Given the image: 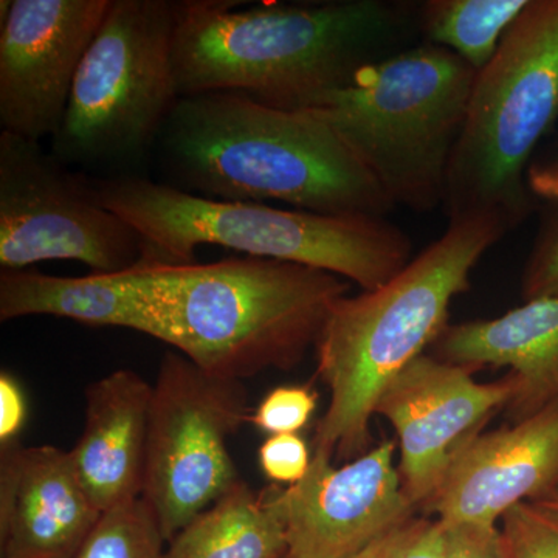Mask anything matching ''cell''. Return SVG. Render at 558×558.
<instances>
[{"label":"cell","instance_id":"1","mask_svg":"<svg viewBox=\"0 0 558 558\" xmlns=\"http://www.w3.org/2000/svg\"><path fill=\"white\" fill-rule=\"evenodd\" d=\"M182 0L174 38L179 98L238 92L306 110L376 62L409 49L418 3L330 0L260 3Z\"/></svg>","mask_w":558,"mask_h":558},{"label":"cell","instance_id":"2","mask_svg":"<svg viewBox=\"0 0 558 558\" xmlns=\"http://www.w3.org/2000/svg\"><path fill=\"white\" fill-rule=\"evenodd\" d=\"M156 146L165 183L207 199L330 216L387 218L396 208L328 124L238 92L179 98Z\"/></svg>","mask_w":558,"mask_h":558},{"label":"cell","instance_id":"3","mask_svg":"<svg viewBox=\"0 0 558 558\" xmlns=\"http://www.w3.org/2000/svg\"><path fill=\"white\" fill-rule=\"evenodd\" d=\"M508 233L492 216L453 220L384 286L337 301L315 347L330 399L315 429L314 453L348 461L371 449V418L381 392L449 328L451 303L468 292L476 264Z\"/></svg>","mask_w":558,"mask_h":558},{"label":"cell","instance_id":"4","mask_svg":"<svg viewBox=\"0 0 558 558\" xmlns=\"http://www.w3.org/2000/svg\"><path fill=\"white\" fill-rule=\"evenodd\" d=\"M349 290L351 282L329 271L253 256L143 264L154 339L231 380L295 368Z\"/></svg>","mask_w":558,"mask_h":558},{"label":"cell","instance_id":"5","mask_svg":"<svg viewBox=\"0 0 558 558\" xmlns=\"http://www.w3.org/2000/svg\"><path fill=\"white\" fill-rule=\"evenodd\" d=\"M94 183L102 204L145 241L146 264L186 266L196 263L201 245H220L253 258L329 271L369 292L405 269L413 252L407 231L379 216L207 199L132 174Z\"/></svg>","mask_w":558,"mask_h":558},{"label":"cell","instance_id":"6","mask_svg":"<svg viewBox=\"0 0 558 558\" xmlns=\"http://www.w3.org/2000/svg\"><path fill=\"white\" fill-rule=\"evenodd\" d=\"M476 72L422 43L363 69L306 109L336 132L395 207H442Z\"/></svg>","mask_w":558,"mask_h":558},{"label":"cell","instance_id":"7","mask_svg":"<svg viewBox=\"0 0 558 558\" xmlns=\"http://www.w3.org/2000/svg\"><path fill=\"white\" fill-rule=\"evenodd\" d=\"M558 121V0H531L476 72L451 156L450 222L492 216L509 231L534 209L527 171Z\"/></svg>","mask_w":558,"mask_h":558},{"label":"cell","instance_id":"8","mask_svg":"<svg viewBox=\"0 0 558 558\" xmlns=\"http://www.w3.org/2000/svg\"><path fill=\"white\" fill-rule=\"evenodd\" d=\"M182 0H112L73 83L51 154L124 167L156 148L179 100L174 38Z\"/></svg>","mask_w":558,"mask_h":558},{"label":"cell","instance_id":"9","mask_svg":"<svg viewBox=\"0 0 558 558\" xmlns=\"http://www.w3.org/2000/svg\"><path fill=\"white\" fill-rule=\"evenodd\" d=\"M240 380L205 373L167 352L150 400L142 499L170 542L240 483L229 439L248 421Z\"/></svg>","mask_w":558,"mask_h":558},{"label":"cell","instance_id":"10","mask_svg":"<svg viewBox=\"0 0 558 558\" xmlns=\"http://www.w3.org/2000/svg\"><path fill=\"white\" fill-rule=\"evenodd\" d=\"M78 260L92 274L146 264L137 230L102 204L94 179L72 171L38 142L0 132V267Z\"/></svg>","mask_w":558,"mask_h":558},{"label":"cell","instance_id":"11","mask_svg":"<svg viewBox=\"0 0 558 558\" xmlns=\"http://www.w3.org/2000/svg\"><path fill=\"white\" fill-rule=\"evenodd\" d=\"M112 0L0 2V126L32 142L61 130L76 73Z\"/></svg>","mask_w":558,"mask_h":558},{"label":"cell","instance_id":"12","mask_svg":"<svg viewBox=\"0 0 558 558\" xmlns=\"http://www.w3.org/2000/svg\"><path fill=\"white\" fill-rule=\"evenodd\" d=\"M519 391L508 373L480 384L473 371L425 352L381 392L376 414L399 440L403 494L417 512L438 490L459 447L481 433L488 418L508 409Z\"/></svg>","mask_w":558,"mask_h":558},{"label":"cell","instance_id":"13","mask_svg":"<svg viewBox=\"0 0 558 558\" xmlns=\"http://www.w3.org/2000/svg\"><path fill=\"white\" fill-rule=\"evenodd\" d=\"M396 444L381 440L362 457L333 465L312 453L295 486L274 488L284 521L288 558H352L416 517L395 465Z\"/></svg>","mask_w":558,"mask_h":558},{"label":"cell","instance_id":"14","mask_svg":"<svg viewBox=\"0 0 558 558\" xmlns=\"http://www.w3.org/2000/svg\"><path fill=\"white\" fill-rule=\"evenodd\" d=\"M558 481V399L510 427L478 433L459 447L424 515L444 524L498 526L520 502Z\"/></svg>","mask_w":558,"mask_h":558},{"label":"cell","instance_id":"15","mask_svg":"<svg viewBox=\"0 0 558 558\" xmlns=\"http://www.w3.org/2000/svg\"><path fill=\"white\" fill-rule=\"evenodd\" d=\"M69 451L2 449L0 558H72L101 517Z\"/></svg>","mask_w":558,"mask_h":558},{"label":"cell","instance_id":"16","mask_svg":"<svg viewBox=\"0 0 558 558\" xmlns=\"http://www.w3.org/2000/svg\"><path fill=\"white\" fill-rule=\"evenodd\" d=\"M429 354L476 369L509 368L519 391L508 407L513 422L558 399V299L526 301L487 319L449 325Z\"/></svg>","mask_w":558,"mask_h":558},{"label":"cell","instance_id":"17","mask_svg":"<svg viewBox=\"0 0 558 558\" xmlns=\"http://www.w3.org/2000/svg\"><path fill=\"white\" fill-rule=\"evenodd\" d=\"M153 385L117 369L86 391V424L69 451L73 468L100 512L142 498Z\"/></svg>","mask_w":558,"mask_h":558},{"label":"cell","instance_id":"18","mask_svg":"<svg viewBox=\"0 0 558 558\" xmlns=\"http://www.w3.org/2000/svg\"><path fill=\"white\" fill-rule=\"evenodd\" d=\"M47 315L87 326H109L156 336L143 296V264L121 274L51 277L38 270H2L0 319Z\"/></svg>","mask_w":558,"mask_h":558},{"label":"cell","instance_id":"19","mask_svg":"<svg viewBox=\"0 0 558 558\" xmlns=\"http://www.w3.org/2000/svg\"><path fill=\"white\" fill-rule=\"evenodd\" d=\"M165 558H284L288 537L274 488L240 481L170 539Z\"/></svg>","mask_w":558,"mask_h":558},{"label":"cell","instance_id":"20","mask_svg":"<svg viewBox=\"0 0 558 558\" xmlns=\"http://www.w3.org/2000/svg\"><path fill=\"white\" fill-rule=\"evenodd\" d=\"M531 0H427L418 3V32L480 72Z\"/></svg>","mask_w":558,"mask_h":558},{"label":"cell","instance_id":"21","mask_svg":"<svg viewBox=\"0 0 558 558\" xmlns=\"http://www.w3.org/2000/svg\"><path fill=\"white\" fill-rule=\"evenodd\" d=\"M165 543L153 510L138 498L102 512L72 558H165Z\"/></svg>","mask_w":558,"mask_h":558},{"label":"cell","instance_id":"22","mask_svg":"<svg viewBox=\"0 0 558 558\" xmlns=\"http://www.w3.org/2000/svg\"><path fill=\"white\" fill-rule=\"evenodd\" d=\"M506 558H558V509L520 502L501 520Z\"/></svg>","mask_w":558,"mask_h":558},{"label":"cell","instance_id":"23","mask_svg":"<svg viewBox=\"0 0 558 558\" xmlns=\"http://www.w3.org/2000/svg\"><path fill=\"white\" fill-rule=\"evenodd\" d=\"M521 299H558V199L545 202L521 275Z\"/></svg>","mask_w":558,"mask_h":558},{"label":"cell","instance_id":"24","mask_svg":"<svg viewBox=\"0 0 558 558\" xmlns=\"http://www.w3.org/2000/svg\"><path fill=\"white\" fill-rule=\"evenodd\" d=\"M318 392L306 385L271 389L248 421L269 435H296L310 424L317 410Z\"/></svg>","mask_w":558,"mask_h":558},{"label":"cell","instance_id":"25","mask_svg":"<svg viewBox=\"0 0 558 558\" xmlns=\"http://www.w3.org/2000/svg\"><path fill=\"white\" fill-rule=\"evenodd\" d=\"M258 458L267 480L290 487L307 475L314 454L299 435H271L259 447Z\"/></svg>","mask_w":558,"mask_h":558},{"label":"cell","instance_id":"26","mask_svg":"<svg viewBox=\"0 0 558 558\" xmlns=\"http://www.w3.org/2000/svg\"><path fill=\"white\" fill-rule=\"evenodd\" d=\"M446 524L429 517L403 523L385 558H446Z\"/></svg>","mask_w":558,"mask_h":558},{"label":"cell","instance_id":"27","mask_svg":"<svg viewBox=\"0 0 558 558\" xmlns=\"http://www.w3.org/2000/svg\"><path fill=\"white\" fill-rule=\"evenodd\" d=\"M446 558H506L498 526L446 524Z\"/></svg>","mask_w":558,"mask_h":558},{"label":"cell","instance_id":"28","mask_svg":"<svg viewBox=\"0 0 558 558\" xmlns=\"http://www.w3.org/2000/svg\"><path fill=\"white\" fill-rule=\"evenodd\" d=\"M27 418V402L20 384L11 374L0 376V446H16L17 436Z\"/></svg>","mask_w":558,"mask_h":558},{"label":"cell","instance_id":"29","mask_svg":"<svg viewBox=\"0 0 558 558\" xmlns=\"http://www.w3.org/2000/svg\"><path fill=\"white\" fill-rule=\"evenodd\" d=\"M527 186L534 199H558V135L543 145L532 160Z\"/></svg>","mask_w":558,"mask_h":558},{"label":"cell","instance_id":"30","mask_svg":"<svg viewBox=\"0 0 558 558\" xmlns=\"http://www.w3.org/2000/svg\"><path fill=\"white\" fill-rule=\"evenodd\" d=\"M400 527V526H399ZM399 527H396L395 531L389 532V534L385 535L380 539H377L376 543L362 550V553L357 554V556L352 558H385L391 549L392 543H395L396 534H398ZM288 558V557H284Z\"/></svg>","mask_w":558,"mask_h":558},{"label":"cell","instance_id":"31","mask_svg":"<svg viewBox=\"0 0 558 558\" xmlns=\"http://www.w3.org/2000/svg\"><path fill=\"white\" fill-rule=\"evenodd\" d=\"M535 502H539V505H546V506H550V508L558 509V481H557L556 486L550 488L548 494L543 495V497L537 499V501H535Z\"/></svg>","mask_w":558,"mask_h":558}]
</instances>
